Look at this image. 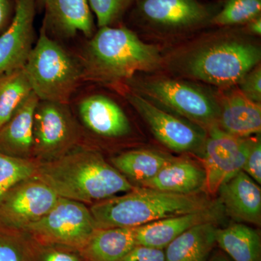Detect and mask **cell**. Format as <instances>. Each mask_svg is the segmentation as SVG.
<instances>
[{"label": "cell", "mask_w": 261, "mask_h": 261, "mask_svg": "<svg viewBox=\"0 0 261 261\" xmlns=\"http://www.w3.org/2000/svg\"><path fill=\"white\" fill-rule=\"evenodd\" d=\"M218 224L208 223L190 228L164 249L166 261H208L216 245Z\"/></svg>", "instance_id": "obj_22"}, {"label": "cell", "mask_w": 261, "mask_h": 261, "mask_svg": "<svg viewBox=\"0 0 261 261\" xmlns=\"http://www.w3.org/2000/svg\"><path fill=\"white\" fill-rule=\"evenodd\" d=\"M122 261H166L164 250L137 245Z\"/></svg>", "instance_id": "obj_33"}, {"label": "cell", "mask_w": 261, "mask_h": 261, "mask_svg": "<svg viewBox=\"0 0 261 261\" xmlns=\"http://www.w3.org/2000/svg\"><path fill=\"white\" fill-rule=\"evenodd\" d=\"M137 0H88L98 28L121 23Z\"/></svg>", "instance_id": "obj_29"}, {"label": "cell", "mask_w": 261, "mask_h": 261, "mask_svg": "<svg viewBox=\"0 0 261 261\" xmlns=\"http://www.w3.org/2000/svg\"><path fill=\"white\" fill-rule=\"evenodd\" d=\"M16 8V0H0V34L9 27Z\"/></svg>", "instance_id": "obj_34"}, {"label": "cell", "mask_w": 261, "mask_h": 261, "mask_svg": "<svg viewBox=\"0 0 261 261\" xmlns=\"http://www.w3.org/2000/svg\"><path fill=\"white\" fill-rule=\"evenodd\" d=\"M244 30L255 37H260L261 36V15L252 19L248 23L243 25Z\"/></svg>", "instance_id": "obj_35"}, {"label": "cell", "mask_w": 261, "mask_h": 261, "mask_svg": "<svg viewBox=\"0 0 261 261\" xmlns=\"http://www.w3.org/2000/svg\"><path fill=\"white\" fill-rule=\"evenodd\" d=\"M255 136L235 137L218 126L207 130L201 160L205 171L207 195H216L221 185L243 171Z\"/></svg>", "instance_id": "obj_11"}, {"label": "cell", "mask_w": 261, "mask_h": 261, "mask_svg": "<svg viewBox=\"0 0 261 261\" xmlns=\"http://www.w3.org/2000/svg\"><path fill=\"white\" fill-rule=\"evenodd\" d=\"M44 13L42 25L51 37L89 39L96 32L93 13L88 0H36Z\"/></svg>", "instance_id": "obj_15"}, {"label": "cell", "mask_w": 261, "mask_h": 261, "mask_svg": "<svg viewBox=\"0 0 261 261\" xmlns=\"http://www.w3.org/2000/svg\"><path fill=\"white\" fill-rule=\"evenodd\" d=\"M39 98L34 92L0 128V152L12 157L33 159V126Z\"/></svg>", "instance_id": "obj_20"}, {"label": "cell", "mask_w": 261, "mask_h": 261, "mask_svg": "<svg viewBox=\"0 0 261 261\" xmlns=\"http://www.w3.org/2000/svg\"><path fill=\"white\" fill-rule=\"evenodd\" d=\"M236 87L249 99L261 104V64L247 72Z\"/></svg>", "instance_id": "obj_31"}, {"label": "cell", "mask_w": 261, "mask_h": 261, "mask_svg": "<svg viewBox=\"0 0 261 261\" xmlns=\"http://www.w3.org/2000/svg\"><path fill=\"white\" fill-rule=\"evenodd\" d=\"M60 197L35 176L19 182L0 202V226L23 231L49 213Z\"/></svg>", "instance_id": "obj_12"}, {"label": "cell", "mask_w": 261, "mask_h": 261, "mask_svg": "<svg viewBox=\"0 0 261 261\" xmlns=\"http://www.w3.org/2000/svg\"><path fill=\"white\" fill-rule=\"evenodd\" d=\"M171 154L149 149L127 151L111 159V164L135 186L153 178L174 160Z\"/></svg>", "instance_id": "obj_23"}, {"label": "cell", "mask_w": 261, "mask_h": 261, "mask_svg": "<svg viewBox=\"0 0 261 261\" xmlns=\"http://www.w3.org/2000/svg\"><path fill=\"white\" fill-rule=\"evenodd\" d=\"M137 245L136 227L97 228L79 251L86 261H122Z\"/></svg>", "instance_id": "obj_21"}, {"label": "cell", "mask_w": 261, "mask_h": 261, "mask_svg": "<svg viewBox=\"0 0 261 261\" xmlns=\"http://www.w3.org/2000/svg\"><path fill=\"white\" fill-rule=\"evenodd\" d=\"M220 90L218 92L220 107L218 126L235 137L260 135L261 104L245 97L236 86Z\"/></svg>", "instance_id": "obj_18"}, {"label": "cell", "mask_w": 261, "mask_h": 261, "mask_svg": "<svg viewBox=\"0 0 261 261\" xmlns=\"http://www.w3.org/2000/svg\"><path fill=\"white\" fill-rule=\"evenodd\" d=\"M226 216L219 199L202 210L179 215L136 227L137 245L164 250L175 239L198 225L218 224Z\"/></svg>", "instance_id": "obj_16"}, {"label": "cell", "mask_w": 261, "mask_h": 261, "mask_svg": "<svg viewBox=\"0 0 261 261\" xmlns=\"http://www.w3.org/2000/svg\"><path fill=\"white\" fill-rule=\"evenodd\" d=\"M216 243L233 261H261L260 233L242 223L217 228Z\"/></svg>", "instance_id": "obj_24"}, {"label": "cell", "mask_w": 261, "mask_h": 261, "mask_svg": "<svg viewBox=\"0 0 261 261\" xmlns=\"http://www.w3.org/2000/svg\"><path fill=\"white\" fill-rule=\"evenodd\" d=\"M120 87L139 94L158 107L206 130L218 126V92L205 84L159 72L139 73Z\"/></svg>", "instance_id": "obj_5"}, {"label": "cell", "mask_w": 261, "mask_h": 261, "mask_svg": "<svg viewBox=\"0 0 261 261\" xmlns=\"http://www.w3.org/2000/svg\"><path fill=\"white\" fill-rule=\"evenodd\" d=\"M261 15V0H221L211 27H240Z\"/></svg>", "instance_id": "obj_26"}, {"label": "cell", "mask_w": 261, "mask_h": 261, "mask_svg": "<svg viewBox=\"0 0 261 261\" xmlns=\"http://www.w3.org/2000/svg\"><path fill=\"white\" fill-rule=\"evenodd\" d=\"M34 249L29 233L0 226V261H34Z\"/></svg>", "instance_id": "obj_28"}, {"label": "cell", "mask_w": 261, "mask_h": 261, "mask_svg": "<svg viewBox=\"0 0 261 261\" xmlns=\"http://www.w3.org/2000/svg\"><path fill=\"white\" fill-rule=\"evenodd\" d=\"M23 68L0 76V128L32 93Z\"/></svg>", "instance_id": "obj_25"}, {"label": "cell", "mask_w": 261, "mask_h": 261, "mask_svg": "<svg viewBox=\"0 0 261 261\" xmlns=\"http://www.w3.org/2000/svg\"><path fill=\"white\" fill-rule=\"evenodd\" d=\"M78 60L84 81L118 88L139 73L162 72L163 49L120 23L98 29Z\"/></svg>", "instance_id": "obj_2"}, {"label": "cell", "mask_w": 261, "mask_h": 261, "mask_svg": "<svg viewBox=\"0 0 261 261\" xmlns=\"http://www.w3.org/2000/svg\"><path fill=\"white\" fill-rule=\"evenodd\" d=\"M205 184L206 174L202 164L188 158H175L153 178L137 187L192 195L205 192Z\"/></svg>", "instance_id": "obj_19"}, {"label": "cell", "mask_w": 261, "mask_h": 261, "mask_svg": "<svg viewBox=\"0 0 261 261\" xmlns=\"http://www.w3.org/2000/svg\"><path fill=\"white\" fill-rule=\"evenodd\" d=\"M96 229L89 207L82 202L60 197L49 213L23 231L38 243L80 250Z\"/></svg>", "instance_id": "obj_10"}, {"label": "cell", "mask_w": 261, "mask_h": 261, "mask_svg": "<svg viewBox=\"0 0 261 261\" xmlns=\"http://www.w3.org/2000/svg\"><path fill=\"white\" fill-rule=\"evenodd\" d=\"M119 92L165 147L178 153L202 158L207 130L165 111L139 94L120 87Z\"/></svg>", "instance_id": "obj_9"}, {"label": "cell", "mask_w": 261, "mask_h": 261, "mask_svg": "<svg viewBox=\"0 0 261 261\" xmlns=\"http://www.w3.org/2000/svg\"><path fill=\"white\" fill-rule=\"evenodd\" d=\"M221 5V0H137L127 15L147 37L183 41L211 28Z\"/></svg>", "instance_id": "obj_6"}, {"label": "cell", "mask_w": 261, "mask_h": 261, "mask_svg": "<svg viewBox=\"0 0 261 261\" xmlns=\"http://www.w3.org/2000/svg\"><path fill=\"white\" fill-rule=\"evenodd\" d=\"M34 241V261H86L75 249Z\"/></svg>", "instance_id": "obj_30"}, {"label": "cell", "mask_w": 261, "mask_h": 261, "mask_svg": "<svg viewBox=\"0 0 261 261\" xmlns=\"http://www.w3.org/2000/svg\"><path fill=\"white\" fill-rule=\"evenodd\" d=\"M81 123L92 135L116 140L130 135L129 119L115 99L106 94H84L75 104Z\"/></svg>", "instance_id": "obj_14"}, {"label": "cell", "mask_w": 261, "mask_h": 261, "mask_svg": "<svg viewBox=\"0 0 261 261\" xmlns=\"http://www.w3.org/2000/svg\"><path fill=\"white\" fill-rule=\"evenodd\" d=\"M243 171L257 184L261 185L260 134L255 136V140L244 165Z\"/></svg>", "instance_id": "obj_32"}, {"label": "cell", "mask_w": 261, "mask_h": 261, "mask_svg": "<svg viewBox=\"0 0 261 261\" xmlns=\"http://www.w3.org/2000/svg\"><path fill=\"white\" fill-rule=\"evenodd\" d=\"M219 200L225 214L235 222L260 226V185L243 171L221 185Z\"/></svg>", "instance_id": "obj_17"}, {"label": "cell", "mask_w": 261, "mask_h": 261, "mask_svg": "<svg viewBox=\"0 0 261 261\" xmlns=\"http://www.w3.org/2000/svg\"><path fill=\"white\" fill-rule=\"evenodd\" d=\"M23 69L39 100L70 103L84 81L78 58L49 36L43 25Z\"/></svg>", "instance_id": "obj_7"}, {"label": "cell", "mask_w": 261, "mask_h": 261, "mask_svg": "<svg viewBox=\"0 0 261 261\" xmlns=\"http://www.w3.org/2000/svg\"><path fill=\"white\" fill-rule=\"evenodd\" d=\"M208 261H230L229 259L227 258L226 256H224L223 254L217 253L211 257L210 260Z\"/></svg>", "instance_id": "obj_36"}, {"label": "cell", "mask_w": 261, "mask_h": 261, "mask_svg": "<svg viewBox=\"0 0 261 261\" xmlns=\"http://www.w3.org/2000/svg\"><path fill=\"white\" fill-rule=\"evenodd\" d=\"M69 104L38 102L34 115L32 153L38 163L58 159L80 145L82 128Z\"/></svg>", "instance_id": "obj_8"}, {"label": "cell", "mask_w": 261, "mask_h": 261, "mask_svg": "<svg viewBox=\"0 0 261 261\" xmlns=\"http://www.w3.org/2000/svg\"><path fill=\"white\" fill-rule=\"evenodd\" d=\"M34 176L59 197L84 204L106 200L135 187L99 151L81 145L58 159L38 163Z\"/></svg>", "instance_id": "obj_3"}, {"label": "cell", "mask_w": 261, "mask_h": 261, "mask_svg": "<svg viewBox=\"0 0 261 261\" xmlns=\"http://www.w3.org/2000/svg\"><path fill=\"white\" fill-rule=\"evenodd\" d=\"M212 28L163 50V73L226 89L260 64L258 38L242 27Z\"/></svg>", "instance_id": "obj_1"}, {"label": "cell", "mask_w": 261, "mask_h": 261, "mask_svg": "<svg viewBox=\"0 0 261 261\" xmlns=\"http://www.w3.org/2000/svg\"><path fill=\"white\" fill-rule=\"evenodd\" d=\"M36 0H16L13 20L0 34V76L23 68L34 47Z\"/></svg>", "instance_id": "obj_13"}, {"label": "cell", "mask_w": 261, "mask_h": 261, "mask_svg": "<svg viewBox=\"0 0 261 261\" xmlns=\"http://www.w3.org/2000/svg\"><path fill=\"white\" fill-rule=\"evenodd\" d=\"M37 161L12 157L0 152V202L19 182L35 175Z\"/></svg>", "instance_id": "obj_27"}, {"label": "cell", "mask_w": 261, "mask_h": 261, "mask_svg": "<svg viewBox=\"0 0 261 261\" xmlns=\"http://www.w3.org/2000/svg\"><path fill=\"white\" fill-rule=\"evenodd\" d=\"M214 200L206 192L181 195L135 186L89 207L97 228L138 227L159 220L205 208Z\"/></svg>", "instance_id": "obj_4"}]
</instances>
